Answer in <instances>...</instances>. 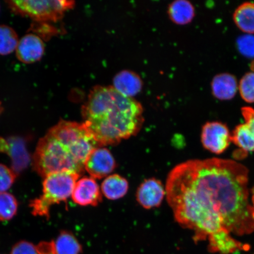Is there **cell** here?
I'll return each mask as SVG.
<instances>
[{
    "label": "cell",
    "mask_w": 254,
    "mask_h": 254,
    "mask_svg": "<svg viewBox=\"0 0 254 254\" xmlns=\"http://www.w3.org/2000/svg\"><path fill=\"white\" fill-rule=\"evenodd\" d=\"M237 47L241 55L248 57H254V36L251 34L244 35L237 39Z\"/></svg>",
    "instance_id": "cell-24"
},
{
    "label": "cell",
    "mask_w": 254,
    "mask_h": 254,
    "mask_svg": "<svg viewBox=\"0 0 254 254\" xmlns=\"http://www.w3.org/2000/svg\"><path fill=\"white\" fill-rule=\"evenodd\" d=\"M252 205L254 207V187L252 190Z\"/></svg>",
    "instance_id": "cell-26"
},
{
    "label": "cell",
    "mask_w": 254,
    "mask_h": 254,
    "mask_svg": "<svg viewBox=\"0 0 254 254\" xmlns=\"http://www.w3.org/2000/svg\"><path fill=\"white\" fill-rule=\"evenodd\" d=\"M116 167V161L107 148L96 147L85 160L84 169L94 179H102L109 176Z\"/></svg>",
    "instance_id": "cell-7"
},
{
    "label": "cell",
    "mask_w": 254,
    "mask_h": 254,
    "mask_svg": "<svg viewBox=\"0 0 254 254\" xmlns=\"http://www.w3.org/2000/svg\"><path fill=\"white\" fill-rule=\"evenodd\" d=\"M249 170L238 162L213 158L189 160L175 167L166 192L175 220L208 248L254 231L249 201Z\"/></svg>",
    "instance_id": "cell-1"
},
{
    "label": "cell",
    "mask_w": 254,
    "mask_h": 254,
    "mask_svg": "<svg viewBox=\"0 0 254 254\" xmlns=\"http://www.w3.org/2000/svg\"><path fill=\"white\" fill-rule=\"evenodd\" d=\"M72 199L79 205L95 206L102 201V194L96 181L93 178L85 177L76 183Z\"/></svg>",
    "instance_id": "cell-9"
},
{
    "label": "cell",
    "mask_w": 254,
    "mask_h": 254,
    "mask_svg": "<svg viewBox=\"0 0 254 254\" xmlns=\"http://www.w3.org/2000/svg\"><path fill=\"white\" fill-rule=\"evenodd\" d=\"M15 51L19 61L32 64L40 61L42 58L45 52V45L41 38L33 33H29L19 40Z\"/></svg>",
    "instance_id": "cell-10"
},
{
    "label": "cell",
    "mask_w": 254,
    "mask_h": 254,
    "mask_svg": "<svg viewBox=\"0 0 254 254\" xmlns=\"http://www.w3.org/2000/svg\"><path fill=\"white\" fill-rule=\"evenodd\" d=\"M245 123L237 126L231 133V141L244 152H254V109L241 108Z\"/></svg>",
    "instance_id": "cell-8"
},
{
    "label": "cell",
    "mask_w": 254,
    "mask_h": 254,
    "mask_svg": "<svg viewBox=\"0 0 254 254\" xmlns=\"http://www.w3.org/2000/svg\"><path fill=\"white\" fill-rule=\"evenodd\" d=\"M8 7L15 14L29 17L36 22L56 23L62 20L65 12L74 7V1L47 0V1H7Z\"/></svg>",
    "instance_id": "cell-5"
},
{
    "label": "cell",
    "mask_w": 254,
    "mask_h": 254,
    "mask_svg": "<svg viewBox=\"0 0 254 254\" xmlns=\"http://www.w3.org/2000/svg\"><path fill=\"white\" fill-rule=\"evenodd\" d=\"M44 40H49L59 33L58 29L47 22H36L31 24L29 30Z\"/></svg>",
    "instance_id": "cell-22"
},
{
    "label": "cell",
    "mask_w": 254,
    "mask_h": 254,
    "mask_svg": "<svg viewBox=\"0 0 254 254\" xmlns=\"http://www.w3.org/2000/svg\"><path fill=\"white\" fill-rule=\"evenodd\" d=\"M128 190L127 180L119 175L107 177L101 185V190L108 199L116 200L125 196Z\"/></svg>",
    "instance_id": "cell-15"
},
{
    "label": "cell",
    "mask_w": 254,
    "mask_h": 254,
    "mask_svg": "<svg viewBox=\"0 0 254 254\" xmlns=\"http://www.w3.org/2000/svg\"><path fill=\"white\" fill-rule=\"evenodd\" d=\"M250 68H251V69H252V70L253 72H254V60L252 63H251Z\"/></svg>",
    "instance_id": "cell-27"
},
{
    "label": "cell",
    "mask_w": 254,
    "mask_h": 254,
    "mask_svg": "<svg viewBox=\"0 0 254 254\" xmlns=\"http://www.w3.org/2000/svg\"><path fill=\"white\" fill-rule=\"evenodd\" d=\"M97 146L84 123L61 120L38 142L34 170L44 178L64 171L81 176L88 155Z\"/></svg>",
    "instance_id": "cell-3"
},
{
    "label": "cell",
    "mask_w": 254,
    "mask_h": 254,
    "mask_svg": "<svg viewBox=\"0 0 254 254\" xmlns=\"http://www.w3.org/2000/svg\"><path fill=\"white\" fill-rule=\"evenodd\" d=\"M18 202L15 196L8 192H0V221L11 220L17 214Z\"/></svg>",
    "instance_id": "cell-20"
},
{
    "label": "cell",
    "mask_w": 254,
    "mask_h": 254,
    "mask_svg": "<svg viewBox=\"0 0 254 254\" xmlns=\"http://www.w3.org/2000/svg\"><path fill=\"white\" fill-rule=\"evenodd\" d=\"M238 88L241 97L246 102L254 103V72H247L243 76Z\"/></svg>",
    "instance_id": "cell-21"
},
{
    "label": "cell",
    "mask_w": 254,
    "mask_h": 254,
    "mask_svg": "<svg viewBox=\"0 0 254 254\" xmlns=\"http://www.w3.org/2000/svg\"><path fill=\"white\" fill-rule=\"evenodd\" d=\"M17 174L8 167L0 164V192L10 189L15 182Z\"/></svg>",
    "instance_id": "cell-23"
},
{
    "label": "cell",
    "mask_w": 254,
    "mask_h": 254,
    "mask_svg": "<svg viewBox=\"0 0 254 254\" xmlns=\"http://www.w3.org/2000/svg\"><path fill=\"white\" fill-rule=\"evenodd\" d=\"M166 194L163 184L157 179L145 180L136 191V200L142 207L151 209L158 207Z\"/></svg>",
    "instance_id": "cell-11"
},
{
    "label": "cell",
    "mask_w": 254,
    "mask_h": 254,
    "mask_svg": "<svg viewBox=\"0 0 254 254\" xmlns=\"http://www.w3.org/2000/svg\"><path fill=\"white\" fill-rule=\"evenodd\" d=\"M0 152L7 154L12 160V170L16 174L21 172L30 162L29 154L24 142L20 138L0 137Z\"/></svg>",
    "instance_id": "cell-12"
},
{
    "label": "cell",
    "mask_w": 254,
    "mask_h": 254,
    "mask_svg": "<svg viewBox=\"0 0 254 254\" xmlns=\"http://www.w3.org/2000/svg\"><path fill=\"white\" fill-rule=\"evenodd\" d=\"M18 42L17 34L13 28L0 25V55L11 54L17 49Z\"/></svg>",
    "instance_id": "cell-19"
},
{
    "label": "cell",
    "mask_w": 254,
    "mask_h": 254,
    "mask_svg": "<svg viewBox=\"0 0 254 254\" xmlns=\"http://www.w3.org/2000/svg\"><path fill=\"white\" fill-rule=\"evenodd\" d=\"M82 116L100 147L135 135L144 122L140 103L111 86L94 87L82 108Z\"/></svg>",
    "instance_id": "cell-2"
},
{
    "label": "cell",
    "mask_w": 254,
    "mask_h": 254,
    "mask_svg": "<svg viewBox=\"0 0 254 254\" xmlns=\"http://www.w3.org/2000/svg\"><path fill=\"white\" fill-rule=\"evenodd\" d=\"M52 243L55 254H79L82 252L80 244L69 231H62Z\"/></svg>",
    "instance_id": "cell-18"
},
{
    "label": "cell",
    "mask_w": 254,
    "mask_h": 254,
    "mask_svg": "<svg viewBox=\"0 0 254 254\" xmlns=\"http://www.w3.org/2000/svg\"><path fill=\"white\" fill-rule=\"evenodd\" d=\"M238 88L237 78L229 73L215 75L211 82L212 93L220 100H230L236 96Z\"/></svg>",
    "instance_id": "cell-13"
},
{
    "label": "cell",
    "mask_w": 254,
    "mask_h": 254,
    "mask_svg": "<svg viewBox=\"0 0 254 254\" xmlns=\"http://www.w3.org/2000/svg\"><path fill=\"white\" fill-rule=\"evenodd\" d=\"M231 134L224 124L207 122L202 127L201 142L206 150L215 154H221L229 147Z\"/></svg>",
    "instance_id": "cell-6"
},
{
    "label": "cell",
    "mask_w": 254,
    "mask_h": 254,
    "mask_svg": "<svg viewBox=\"0 0 254 254\" xmlns=\"http://www.w3.org/2000/svg\"><path fill=\"white\" fill-rule=\"evenodd\" d=\"M233 20L244 33L254 34V2H246L238 6L234 12Z\"/></svg>",
    "instance_id": "cell-16"
},
{
    "label": "cell",
    "mask_w": 254,
    "mask_h": 254,
    "mask_svg": "<svg viewBox=\"0 0 254 254\" xmlns=\"http://www.w3.org/2000/svg\"><path fill=\"white\" fill-rule=\"evenodd\" d=\"M11 254H39L36 246L27 241H21L12 247Z\"/></svg>",
    "instance_id": "cell-25"
},
{
    "label": "cell",
    "mask_w": 254,
    "mask_h": 254,
    "mask_svg": "<svg viewBox=\"0 0 254 254\" xmlns=\"http://www.w3.org/2000/svg\"><path fill=\"white\" fill-rule=\"evenodd\" d=\"M79 177L78 174L64 171L50 174L44 178L43 194L30 202L32 213L48 220L51 206L67 201Z\"/></svg>",
    "instance_id": "cell-4"
},
{
    "label": "cell",
    "mask_w": 254,
    "mask_h": 254,
    "mask_svg": "<svg viewBox=\"0 0 254 254\" xmlns=\"http://www.w3.org/2000/svg\"><path fill=\"white\" fill-rule=\"evenodd\" d=\"M2 110V107H1V103H0V113H1Z\"/></svg>",
    "instance_id": "cell-28"
},
{
    "label": "cell",
    "mask_w": 254,
    "mask_h": 254,
    "mask_svg": "<svg viewBox=\"0 0 254 254\" xmlns=\"http://www.w3.org/2000/svg\"><path fill=\"white\" fill-rule=\"evenodd\" d=\"M168 14L174 23L186 25L190 23L194 18L195 8L187 0H177L169 6Z\"/></svg>",
    "instance_id": "cell-17"
},
{
    "label": "cell",
    "mask_w": 254,
    "mask_h": 254,
    "mask_svg": "<svg viewBox=\"0 0 254 254\" xmlns=\"http://www.w3.org/2000/svg\"><path fill=\"white\" fill-rule=\"evenodd\" d=\"M113 87L125 96L132 98L141 91V79L135 73L123 71L114 78Z\"/></svg>",
    "instance_id": "cell-14"
}]
</instances>
